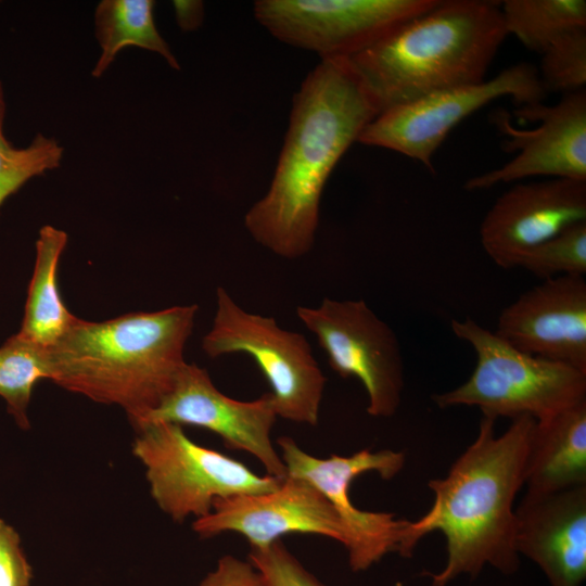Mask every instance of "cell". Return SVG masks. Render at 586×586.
I'll list each match as a JSON object with an SVG mask.
<instances>
[{"label":"cell","instance_id":"cell-6","mask_svg":"<svg viewBox=\"0 0 586 586\" xmlns=\"http://www.w3.org/2000/svg\"><path fill=\"white\" fill-rule=\"evenodd\" d=\"M132 453L145 469L152 498L175 522L209 514L218 499L271 492L284 479L258 475L244 463L196 444L181 425L169 422L136 430Z\"/></svg>","mask_w":586,"mask_h":586},{"label":"cell","instance_id":"cell-8","mask_svg":"<svg viewBox=\"0 0 586 586\" xmlns=\"http://www.w3.org/2000/svg\"><path fill=\"white\" fill-rule=\"evenodd\" d=\"M547 92L537 68L511 65L480 84L437 91L381 112L357 142L400 153L433 168V156L448 133L488 103L509 98L517 107L543 102Z\"/></svg>","mask_w":586,"mask_h":586},{"label":"cell","instance_id":"cell-25","mask_svg":"<svg viewBox=\"0 0 586 586\" xmlns=\"http://www.w3.org/2000/svg\"><path fill=\"white\" fill-rule=\"evenodd\" d=\"M62 155L63 148L42 133L26 148L0 151V206L33 177L59 167Z\"/></svg>","mask_w":586,"mask_h":586},{"label":"cell","instance_id":"cell-3","mask_svg":"<svg viewBox=\"0 0 586 586\" xmlns=\"http://www.w3.org/2000/svg\"><path fill=\"white\" fill-rule=\"evenodd\" d=\"M198 310L192 304L99 322L76 318L48 351L50 381L97 403L119 406L137 429L187 362L183 351Z\"/></svg>","mask_w":586,"mask_h":586},{"label":"cell","instance_id":"cell-15","mask_svg":"<svg viewBox=\"0 0 586 586\" xmlns=\"http://www.w3.org/2000/svg\"><path fill=\"white\" fill-rule=\"evenodd\" d=\"M586 221V181L548 178L518 183L485 214L480 238L489 258L504 269L531 247Z\"/></svg>","mask_w":586,"mask_h":586},{"label":"cell","instance_id":"cell-23","mask_svg":"<svg viewBox=\"0 0 586 586\" xmlns=\"http://www.w3.org/2000/svg\"><path fill=\"white\" fill-rule=\"evenodd\" d=\"M543 280L586 273V221L574 224L524 252L514 268Z\"/></svg>","mask_w":586,"mask_h":586},{"label":"cell","instance_id":"cell-16","mask_svg":"<svg viewBox=\"0 0 586 586\" xmlns=\"http://www.w3.org/2000/svg\"><path fill=\"white\" fill-rule=\"evenodd\" d=\"M532 356L586 372V280L559 276L522 293L505 307L494 332Z\"/></svg>","mask_w":586,"mask_h":586},{"label":"cell","instance_id":"cell-12","mask_svg":"<svg viewBox=\"0 0 586 586\" xmlns=\"http://www.w3.org/2000/svg\"><path fill=\"white\" fill-rule=\"evenodd\" d=\"M512 115L519 122L538 125L517 128L507 111L494 112L493 124L506 138L502 148L515 155L501 167L468 179L464 189H489L531 177L586 181L585 89L562 94L553 105L540 102L517 107Z\"/></svg>","mask_w":586,"mask_h":586},{"label":"cell","instance_id":"cell-30","mask_svg":"<svg viewBox=\"0 0 586 586\" xmlns=\"http://www.w3.org/2000/svg\"><path fill=\"white\" fill-rule=\"evenodd\" d=\"M5 99L2 82L0 80V151L11 152L15 148L9 142L4 135V118H5Z\"/></svg>","mask_w":586,"mask_h":586},{"label":"cell","instance_id":"cell-10","mask_svg":"<svg viewBox=\"0 0 586 586\" xmlns=\"http://www.w3.org/2000/svg\"><path fill=\"white\" fill-rule=\"evenodd\" d=\"M438 0H258L254 16L273 37L322 59H349Z\"/></svg>","mask_w":586,"mask_h":586},{"label":"cell","instance_id":"cell-24","mask_svg":"<svg viewBox=\"0 0 586 586\" xmlns=\"http://www.w3.org/2000/svg\"><path fill=\"white\" fill-rule=\"evenodd\" d=\"M540 54L543 56L537 71L547 93L565 94L585 89L586 27L563 33Z\"/></svg>","mask_w":586,"mask_h":586},{"label":"cell","instance_id":"cell-20","mask_svg":"<svg viewBox=\"0 0 586 586\" xmlns=\"http://www.w3.org/2000/svg\"><path fill=\"white\" fill-rule=\"evenodd\" d=\"M154 5L152 0H103L98 4L94 22L101 53L91 72L93 77L102 76L117 53L127 46L155 52L170 67L180 68L155 26Z\"/></svg>","mask_w":586,"mask_h":586},{"label":"cell","instance_id":"cell-4","mask_svg":"<svg viewBox=\"0 0 586 586\" xmlns=\"http://www.w3.org/2000/svg\"><path fill=\"white\" fill-rule=\"evenodd\" d=\"M507 36L500 2L438 0L349 61L381 113L486 80Z\"/></svg>","mask_w":586,"mask_h":586},{"label":"cell","instance_id":"cell-9","mask_svg":"<svg viewBox=\"0 0 586 586\" xmlns=\"http://www.w3.org/2000/svg\"><path fill=\"white\" fill-rule=\"evenodd\" d=\"M300 321L314 334L330 368L356 378L368 396L367 412L388 418L398 409L404 390L399 341L364 300L324 297L316 307L297 306Z\"/></svg>","mask_w":586,"mask_h":586},{"label":"cell","instance_id":"cell-28","mask_svg":"<svg viewBox=\"0 0 586 586\" xmlns=\"http://www.w3.org/2000/svg\"><path fill=\"white\" fill-rule=\"evenodd\" d=\"M199 586H270L265 576L250 562L227 555L219 559Z\"/></svg>","mask_w":586,"mask_h":586},{"label":"cell","instance_id":"cell-27","mask_svg":"<svg viewBox=\"0 0 586 586\" xmlns=\"http://www.w3.org/2000/svg\"><path fill=\"white\" fill-rule=\"evenodd\" d=\"M33 569L13 526L0 519V586H30Z\"/></svg>","mask_w":586,"mask_h":586},{"label":"cell","instance_id":"cell-1","mask_svg":"<svg viewBox=\"0 0 586 586\" xmlns=\"http://www.w3.org/2000/svg\"><path fill=\"white\" fill-rule=\"evenodd\" d=\"M380 110L349 59H322L292 99L289 128L265 195L244 216L250 235L284 259L315 243L334 167Z\"/></svg>","mask_w":586,"mask_h":586},{"label":"cell","instance_id":"cell-29","mask_svg":"<svg viewBox=\"0 0 586 586\" xmlns=\"http://www.w3.org/2000/svg\"><path fill=\"white\" fill-rule=\"evenodd\" d=\"M177 23L183 30H194L203 22L202 1H174Z\"/></svg>","mask_w":586,"mask_h":586},{"label":"cell","instance_id":"cell-14","mask_svg":"<svg viewBox=\"0 0 586 586\" xmlns=\"http://www.w3.org/2000/svg\"><path fill=\"white\" fill-rule=\"evenodd\" d=\"M192 528L202 538L235 532L251 549L266 548L289 533L321 535L343 546L347 539L326 497L309 482L289 475L271 492L216 500L212 512L196 519Z\"/></svg>","mask_w":586,"mask_h":586},{"label":"cell","instance_id":"cell-13","mask_svg":"<svg viewBox=\"0 0 586 586\" xmlns=\"http://www.w3.org/2000/svg\"><path fill=\"white\" fill-rule=\"evenodd\" d=\"M277 418L270 392L254 400L233 399L214 385L206 369L186 362L170 391L135 431L154 422L203 428L227 447L254 456L268 475L282 479L286 469L270 436Z\"/></svg>","mask_w":586,"mask_h":586},{"label":"cell","instance_id":"cell-22","mask_svg":"<svg viewBox=\"0 0 586 586\" xmlns=\"http://www.w3.org/2000/svg\"><path fill=\"white\" fill-rule=\"evenodd\" d=\"M48 351L16 333L0 346V396L16 424L30 426L27 408L35 385L50 380Z\"/></svg>","mask_w":586,"mask_h":586},{"label":"cell","instance_id":"cell-2","mask_svg":"<svg viewBox=\"0 0 586 586\" xmlns=\"http://www.w3.org/2000/svg\"><path fill=\"white\" fill-rule=\"evenodd\" d=\"M535 419H512L496 435V420L483 416L472 444L454 461L447 475L428 486L434 494L429 511L409 521L403 557H410L423 536L446 537L447 560L437 573L425 572L431 586H446L459 575L476 577L485 565L504 574L519 568L514 547V499L524 485V469Z\"/></svg>","mask_w":586,"mask_h":586},{"label":"cell","instance_id":"cell-18","mask_svg":"<svg viewBox=\"0 0 586 586\" xmlns=\"http://www.w3.org/2000/svg\"><path fill=\"white\" fill-rule=\"evenodd\" d=\"M524 485L526 492L536 494L586 485V399L535 421Z\"/></svg>","mask_w":586,"mask_h":586},{"label":"cell","instance_id":"cell-21","mask_svg":"<svg viewBox=\"0 0 586 586\" xmlns=\"http://www.w3.org/2000/svg\"><path fill=\"white\" fill-rule=\"evenodd\" d=\"M500 11L507 34L538 53L563 33L586 27L585 0H505Z\"/></svg>","mask_w":586,"mask_h":586},{"label":"cell","instance_id":"cell-26","mask_svg":"<svg viewBox=\"0 0 586 586\" xmlns=\"http://www.w3.org/2000/svg\"><path fill=\"white\" fill-rule=\"evenodd\" d=\"M249 561L270 586H324L280 540L263 549H251Z\"/></svg>","mask_w":586,"mask_h":586},{"label":"cell","instance_id":"cell-5","mask_svg":"<svg viewBox=\"0 0 586 586\" xmlns=\"http://www.w3.org/2000/svg\"><path fill=\"white\" fill-rule=\"evenodd\" d=\"M451 330L473 347L476 365L464 383L433 396L440 408L475 406L495 420L542 421L586 399V372L523 353L471 318L451 320Z\"/></svg>","mask_w":586,"mask_h":586},{"label":"cell","instance_id":"cell-11","mask_svg":"<svg viewBox=\"0 0 586 586\" xmlns=\"http://www.w3.org/2000/svg\"><path fill=\"white\" fill-rule=\"evenodd\" d=\"M286 475L300 477L315 486L332 505L345 531V548L354 572L369 569L390 552L403 557L408 520L394 513L360 510L349 498L352 482L362 473L374 471L391 480L403 469L405 454L392 449H362L352 456L332 455L318 458L305 453L288 436L277 440Z\"/></svg>","mask_w":586,"mask_h":586},{"label":"cell","instance_id":"cell-7","mask_svg":"<svg viewBox=\"0 0 586 586\" xmlns=\"http://www.w3.org/2000/svg\"><path fill=\"white\" fill-rule=\"evenodd\" d=\"M202 348L211 358L250 356L268 382L278 418L316 425L327 379L307 339L272 317L246 311L219 286L216 310Z\"/></svg>","mask_w":586,"mask_h":586},{"label":"cell","instance_id":"cell-19","mask_svg":"<svg viewBox=\"0 0 586 586\" xmlns=\"http://www.w3.org/2000/svg\"><path fill=\"white\" fill-rule=\"evenodd\" d=\"M66 243L67 234L63 230L50 225L39 230L34 272L17 332L47 351L58 344L77 318L64 304L58 283L59 262Z\"/></svg>","mask_w":586,"mask_h":586},{"label":"cell","instance_id":"cell-17","mask_svg":"<svg viewBox=\"0 0 586 586\" xmlns=\"http://www.w3.org/2000/svg\"><path fill=\"white\" fill-rule=\"evenodd\" d=\"M514 547L550 586H582L586 578V485L526 492L514 509Z\"/></svg>","mask_w":586,"mask_h":586}]
</instances>
